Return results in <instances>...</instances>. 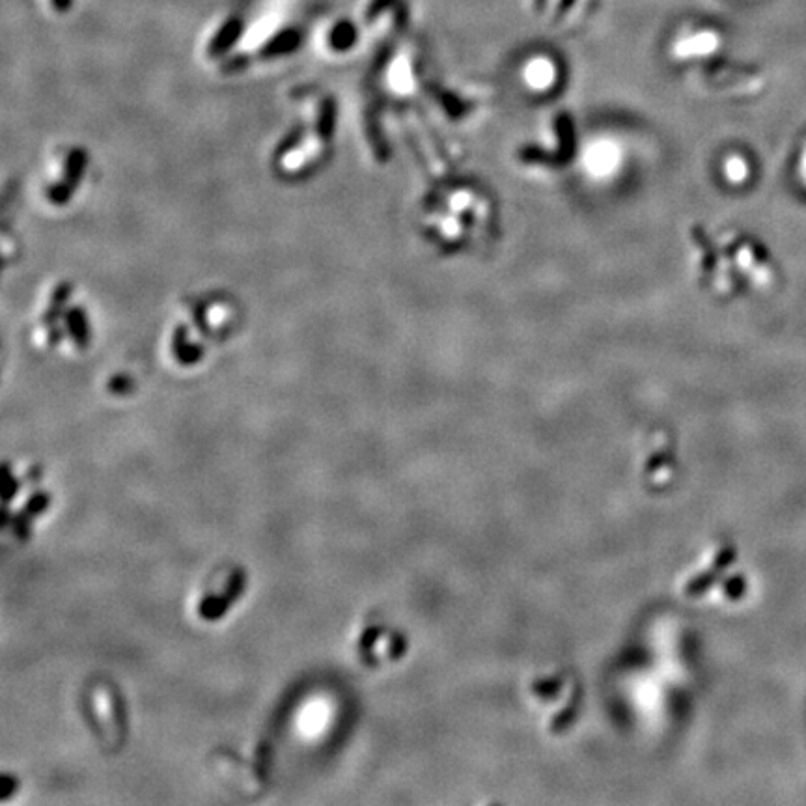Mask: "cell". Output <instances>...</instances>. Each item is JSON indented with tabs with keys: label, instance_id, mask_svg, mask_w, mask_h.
<instances>
[]
</instances>
